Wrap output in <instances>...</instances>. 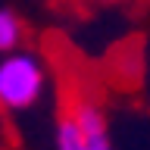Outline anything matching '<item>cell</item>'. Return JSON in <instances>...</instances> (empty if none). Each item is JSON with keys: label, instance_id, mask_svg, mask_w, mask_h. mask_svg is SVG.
<instances>
[{"label": "cell", "instance_id": "cell-1", "mask_svg": "<svg viewBox=\"0 0 150 150\" xmlns=\"http://www.w3.org/2000/svg\"><path fill=\"white\" fill-rule=\"evenodd\" d=\"M53 88V72L41 50L19 47L0 56V110L9 116L35 112Z\"/></svg>", "mask_w": 150, "mask_h": 150}, {"label": "cell", "instance_id": "cell-2", "mask_svg": "<svg viewBox=\"0 0 150 150\" xmlns=\"http://www.w3.org/2000/svg\"><path fill=\"white\" fill-rule=\"evenodd\" d=\"M53 150H119L112 138V122L100 100L75 97L53 122Z\"/></svg>", "mask_w": 150, "mask_h": 150}, {"label": "cell", "instance_id": "cell-3", "mask_svg": "<svg viewBox=\"0 0 150 150\" xmlns=\"http://www.w3.org/2000/svg\"><path fill=\"white\" fill-rule=\"evenodd\" d=\"M25 41H28V25L22 19V13L0 3V56L25 47Z\"/></svg>", "mask_w": 150, "mask_h": 150}, {"label": "cell", "instance_id": "cell-4", "mask_svg": "<svg viewBox=\"0 0 150 150\" xmlns=\"http://www.w3.org/2000/svg\"><path fill=\"white\" fill-rule=\"evenodd\" d=\"M81 3H91V6H106V3H119V0H81Z\"/></svg>", "mask_w": 150, "mask_h": 150}]
</instances>
